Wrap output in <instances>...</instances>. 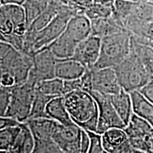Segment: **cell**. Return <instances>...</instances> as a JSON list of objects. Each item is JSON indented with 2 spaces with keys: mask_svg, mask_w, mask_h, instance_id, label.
<instances>
[{
  "mask_svg": "<svg viewBox=\"0 0 153 153\" xmlns=\"http://www.w3.org/2000/svg\"><path fill=\"white\" fill-rule=\"evenodd\" d=\"M22 123L19 121L16 118L11 116H1L0 118V130L7 128L16 127L20 126Z\"/></svg>",
  "mask_w": 153,
  "mask_h": 153,
  "instance_id": "37",
  "label": "cell"
},
{
  "mask_svg": "<svg viewBox=\"0 0 153 153\" xmlns=\"http://www.w3.org/2000/svg\"><path fill=\"white\" fill-rule=\"evenodd\" d=\"M77 45V42L63 32L47 47L49 48L57 60H62L72 57Z\"/></svg>",
  "mask_w": 153,
  "mask_h": 153,
  "instance_id": "21",
  "label": "cell"
},
{
  "mask_svg": "<svg viewBox=\"0 0 153 153\" xmlns=\"http://www.w3.org/2000/svg\"><path fill=\"white\" fill-rule=\"evenodd\" d=\"M132 33L128 30L101 38L100 55L94 69L113 68L119 65L131 52Z\"/></svg>",
  "mask_w": 153,
  "mask_h": 153,
  "instance_id": "3",
  "label": "cell"
},
{
  "mask_svg": "<svg viewBox=\"0 0 153 153\" xmlns=\"http://www.w3.org/2000/svg\"><path fill=\"white\" fill-rule=\"evenodd\" d=\"M90 139L89 153H106L103 145L102 134L98 133L96 131H87Z\"/></svg>",
  "mask_w": 153,
  "mask_h": 153,
  "instance_id": "31",
  "label": "cell"
},
{
  "mask_svg": "<svg viewBox=\"0 0 153 153\" xmlns=\"http://www.w3.org/2000/svg\"><path fill=\"white\" fill-rule=\"evenodd\" d=\"M97 1H98V0H96V1H97Z\"/></svg>",
  "mask_w": 153,
  "mask_h": 153,
  "instance_id": "45",
  "label": "cell"
},
{
  "mask_svg": "<svg viewBox=\"0 0 153 153\" xmlns=\"http://www.w3.org/2000/svg\"><path fill=\"white\" fill-rule=\"evenodd\" d=\"M82 84V90L90 93L92 91V74H91V70L89 69H87L83 76L80 78Z\"/></svg>",
  "mask_w": 153,
  "mask_h": 153,
  "instance_id": "36",
  "label": "cell"
},
{
  "mask_svg": "<svg viewBox=\"0 0 153 153\" xmlns=\"http://www.w3.org/2000/svg\"><path fill=\"white\" fill-rule=\"evenodd\" d=\"M130 143L138 153L153 152V126L146 120L133 114L124 128Z\"/></svg>",
  "mask_w": 153,
  "mask_h": 153,
  "instance_id": "8",
  "label": "cell"
},
{
  "mask_svg": "<svg viewBox=\"0 0 153 153\" xmlns=\"http://www.w3.org/2000/svg\"><path fill=\"white\" fill-rule=\"evenodd\" d=\"M46 114L48 117L62 125L68 126L74 123L66 108L64 97H56L51 99L47 105Z\"/></svg>",
  "mask_w": 153,
  "mask_h": 153,
  "instance_id": "23",
  "label": "cell"
},
{
  "mask_svg": "<svg viewBox=\"0 0 153 153\" xmlns=\"http://www.w3.org/2000/svg\"><path fill=\"white\" fill-rule=\"evenodd\" d=\"M82 131L75 123L68 126L59 123L53 137L63 153H81Z\"/></svg>",
  "mask_w": 153,
  "mask_h": 153,
  "instance_id": "11",
  "label": "cell"
},
{
  "mask_svg": "<svg viewBox=\"0 0 153 153\" xmlns=\"http://www.w3.org/2000/svg\"><path fill=\"white\" fill-rule=\"evenodd\" d=\"M97 2L96 0H70L68 5L77 14H85V11Z\"/></svg>",
  "mask_w": 153,
  "mask_h": 153,
  "instance_id": "34",
  "label": "cell"
},
{
  "mask_svg": "<svg viewBox=\"0 0 153 153\" xmlns=\"http://www.w3.org/2000/svg\"><path fill=\"white\" fill-rule=\"evenodd\" d=\"M115 0H98L97 2H100L104 4H108V5H114Z\"/></svg>",
  "mask_w": 153,
  "mask_h": 153,
  "instance_id": "42",
  "label": "cell"
},
{
  "mask_svg": "<svg viewBox=\"0 0 153 153\" xmlns=\"http://www.w3.org/2000/svg\"><path fill=\"white\" fill-rule=\"evenodd\" d=\"M101 45V38L91 35L78 43L72 58L91 70L99 60Z\"/></svg>",
  "mask_w": 153,
  "mask_h": 153,
  "instance_id": "13",
  "label": "cell"
},
{
  "mask_svg": "<svg viewBox=\"0 0 153 153\" xmlns=\"http://www.w3.org/2000/svg\"><path fill=\"white\" fill-rule=\"evenodd\" d=\"M12 87L0 85V116H4L8 109L11 99Z\"/></svg>",
  "mask_w": 153,
  "mask_h": 153,
  "instance_id": "32",
  "label": "cell"
},
{
  "mask_svg": "<svg viewBox=\"0 0 153 153\" xmlns=\"http://www.w3.org/2000/svg\"><path fill=\"white\" fill-rule=\"evenodd\" d=\"M26 0H0L1 4H15L22 5Z\"/></svg>",
  "mask_w": 153,
  "mask_h": 153,
  "instance_id": "41",
  "label": "cell"
},
{
  "mask_svg": "<svg viewBox=\"0 0 153 153\" xmlns=\"http://www.w3.org/2000/svg\"><path fill=\"white\" fill-rule=\"evenodd\" d=\"M131 51L133 52L143 64V65L153 79V46L145 43L137 36H131Z\"/></svg>",
  "mask_w": 153,
  "mask_h": 153,
  "instance_id": "18",
  "label": "cell"
},
{
  "mask_svg": "<svg viewBox=\"0 0 153 153\" xmlns=\"http://www.w3.org/2000/svg\"><path fill=\"white\" fill-rule=\"evenodd\" d=\"M133 35L137 36L146 43L153 45V21L143 25L134 32Z\"/></svg>",
  "mask_w": 153,
  "mask_h": 153,
  "instance_id": "33",
  "label": "cell"
},
{
  "mask_svg": "<svg viewBox=\"0 0 153 153\" xmlns=\"http://www.w3.org/2000/svg\"><path fill=\"white\" fill-rule=\"evenodd\" d=\"M26 123L35 140L34 153H63L53 137L58 122L48 117H41L28 119Z\"/></svg>",
  "mask_w": 153,
  "mask_h": 153,
  "instance_id": "6",
  "label": "cell"
},
{
  "mask_svg": "<svg viewBox=\"0 0 153 153\" xmlns=\"http://www.w3.org/2000/svg\"><path fill=\"white\" fill-rule=\"evenodd\" d=\"M91 20L85 14L74 15L69 20L64 33L78 43L91 35Z\"/></svg>",
  "mask_w": 153,
  "mask_h": 153,
  "instance_id": "16",
  "label": "cell"
},
{
  "mask_svg": "<svg viewBox=\"0 0 153 153\" xmlns=\"http://www.w3.org/2000/svg\"><path fill=\"white\" fill-rule=\"evenodd\" d=\"M22 125V124H21ZM21 125L16 127L0 130V151L9 152L21 130Z\"/></svg>",
  "mask_w": 153,
  "mask_h": 153,
  "instance_id": "29",
  "label": "cell"
},
{
  "mask_svg": "<svg viewBox=\"0 0 153 153\" xmlns=\"http://www.w3.org/2000/svg\"><path fill=\"white\" fill-rule=\"evenodd\" d=\"M114 70L120 86L128 92L140 90L152 79L139 57L131 51Z\"/></svg>",
  "mask_w": 153,
  "mask_h": 153,
  "instance_id": "5",
  "label": "cell"
},
{
  "mask_svg": "<svg viewBox=\"0 0 153 153\" xmlns=\"http://www.w3.org/2000/svg\"><path fill=\"white\" fill-rule=\"evenodd\" d=\"M103 145L106 153H138L132 146L128 136L122 128H111L102 134Z\"/></svg>",
  "mask_w": 153,
  "mask_h": 153,
  "instance_id": "14",
  "label": "cell"
},
{
  "mask_svg": "<svg viewBox=\"0 0 153 153\" xmlns=\"http://www.w3.org/2000/svg\"><path fill=\"white\" fill-rule=\"evenodd\" d=\"M33 65V56L20 52L7 42L0 41V73L9 72L14 76L16 85L27 82Z\"/></svg>",
  "mask_w": 153,
  "mask_h": 153,
  "instance_id": "4",
  "label": "cell"
},
{
  "mask_svg": "<svg viewBox=\"0 0 153 153\" xmlns=\"http://www.w3.org/2000/svg\"><path fill=\"white\" fill-rule=\"evenodd\" d=\"M80 146H81V153L89 152V146H90V139H89L87 131L84 129H82V131Z\"/></svg>",
  "mask_w": 153,
  "mask_h": 153,
  "instance_id": "39",
  "label": "cell"
},
{
  "mask_svg": "<svg viewBox=\"0 0 153 153\" xmlns=\"http://www.w3.org/2000/svg\"><path fill=\"white\" fill-rule=\"evenodd\" d=\"M87 69L73 58L57 60L55 65V76L63 80H73L81 78Z\"/></svg>",
  "mask_w": 153,
  "mask_h": 153,
  "instance_id": "17",
  "label": "cell"
},
{
  "mask_svg": "<svg viewBox=\"0 0 153 153\" xmlns=\"http://www.w3.org/2000/svg\"><path fill=\"white\" fill-rule=\"evenodd\" d=\"M50 0H26L22 6L26 13V22L27 26L37 17L46 10Z\"/></svg>",
  "mask_w": 153,
  "mask_h": 153,
  "instance_id": "26",
  "label": "cell"
},
{
  "mask_svg": "<svg viewBox=\"0 0 153 153\" xmlns=\"http://www.w3.org/2000/svg\"><path fill=\"white\" fill-rule=\"evenodd\" d=\"M0 85L4 87H11L16 85V80L14 76L9 72L0 73Z\"/></svg>",
  "mask_w": 153,
  "mask_h": 153,
  "instance_id": "38",
  "label": "cell"
},
{
  "mask_svg": "<svg viewBox=\"0 0 153 153\" xmlns=\"http://www.w3.org/2000/svg\"><path fill=\"white\" fill-rule=\"evenodd\" d=\"M114 5L104 4L100 2H96L85 11V14L90 20L100 18H106L113 15Z\"/></svg>",
  "mask_w": 153,
  "mask_h": 153,
  "instance_id": "30",
  "label": "cell"
},
{
  "mask_svg": "<svg viewBox=\"0 0 153 153\" xmlns=\"http://www.w3.org/2000/svg\"><path fill=\"white\" fill-rule=\"evenodd\" d=\"M36 89V86L28 81L22 85H14L10 104L4 116L16 118L21 123L26 122L31 111Z\"/></svg>",
  "mask_w": 153,
  "mask_h": 153,
  "instance_id": "7",
  "label": "cell"
},
{
  "mask_svg": "<svg viewBox=\"0 0 153 153\" xmlns=\"http://www.w3.org/2000/svg\"><path fill=\"white\" fill-rule=\"evenodd\" d=\"M57 60L48 47L36 51L33 55V65L27 81L37 86L42 81L55 77Z\"/></svg>",
  "mask_w": 153,
  "mask_h": 153,
  "instance_id": "9",
  "label": "cell"
},
{
  "mask_svg": "<svg viewBox=\"0 0 153 153\" xmlns=\"http://www.w3.org/2000/svg\"><path fill=\"white\" fill-rule=\"evenodd\" d=\"M0 14L7 16L14 26L26 24V13L24 7L21 4H1L0 7Z\"/></svg>",
  "mask_w": 153,
  "mask_h": 153,
  "instance_id": "28",
  "label": "cell"
},
{
  "mask_svg": "<svg viewBox=\"0 0 153 153\" xmlns=\"http://www.w3.org/2000/svg\"><path fill=\"white\" fill-rule=\"evenodd\" d=\"M35 140L29 126L26 122L22 123L21 130L15 141L9 150V153H30L33 152Z\"/></svg>",
  "mask_w": 153,
  "mask_h": 153,
  "instance_id": "22",
  "label": "cell"
},
{
  "mask_svg": "<svg viewBox=\"0 0 153 153\" xmlns=\"http://www.w3.org/2000/svg\"><path fill=\"white\" fill-rule=\"evenodd\" d=\"M139 91L153 104V79L141 88Z\"/></svg>",
  "mask_w": 153,
  "mask_h": 153,
  "instance_id": "40",
  "label": "cell"
},
{
  "mask_svg": "<svg viewBox=\"0 0 153 153\" xmlns=\"http://www.w3.org/2000/svg\"><path fill=\"white\" fill-rule=\"evenodd\" d=\"M153 21V4L150 0L134 2L131 11L122 23L126 30L133 34L147 23Z\"/></svg>",
  "mask_w": 153,
  "mask_h": 153,
  "instance_id": "15",
  "label": "cell"
},
{
  "mask_svg": "<svg viewBox=\"0 0 153 153\" xmlns=\"http://www.w3.org/2000/svg\"><path fill=\"white\" fill-rule=\"evenodd\" d=\"M53 98H54V97L45 94L38 90L37 88H36L35 96H34V99L33 101V104H32L31 111H30V114L28 119L41 117H48L46 114V107L49 101Z\"/></svg>",
  "mask_w": 153,
  "mask_h": 153,
  "instance_id": "27",
  "label": "cell"
},
{
  "mask_svg": "<svg viewBox=\"0 0 153 153\" xmlns=\"http://www.w3.org/2000/svg\"><path fill=\"white\" fill-rule=\"evenodd\" d=\"M64 101L74 123L85 131L97 132L99 106L91 93L76 89L65 95Z\"/></svg>",
  "mask_w": 153,
  "mask_h": 153,
  "instance_id": "1",
  "label": "cell"
},
{
  "mask_svg": "<svg viewBox=\"0 0 153 153\" xmlns=\"http://www.w3.org/2000/svg\"><path fill=\"white\" fill-rule=\"evenodd\" d=\"M91 70L92 74V91L101 94L111 96L118 94L123 89L118 82L114 68H105Z\"/></svg>",
  "mask_w": 153,
  "mask_h": 153,
  "instance_id": "12",
  "label": "cell"
},
{
  "mask_svg": "<svg viewBox=\"0 0 153 153\" xmlns=\"http://www.w3.org/2000/svg\"><path fill=\"white\" fill-rule=\"evenodd\" d=\"M133 103V114L146 120L153 126V104L139 90L129 92Z\"/></svg>",
  "mask_w": 153,
  "mask_h": 153,
  "instance_id": "24",
  "label": "cell"
},
{
  "mask_svg": "<svg viewBox=\"0 0 153 153\" xmlns=\"http://www.w3.org/2000/svg\"><path fill=\"white\" fill-rule=\"evenodd\" d=\"M91 35L101 38L126 30L113 16L93 19L91 20Z\"/></svg>",
  "mask_w": 153,
  "mask_h": 153,
  "instance_id": "20",
  "label": "cell"
},
{
  "mask_svg": "<svg viewBox=\"0 0 153 153\" xmlns=\"http://www.w3.org/2000/svg\"><path fill=\"white\" fill-rule=\"evenodd\" d=\"M109 97L114 108L126 126L133 114V103L131 94L122 89L120 92L111 95Z\"/></svg>",
  "mask_w": 153,
  "mask_h": 153,
  "instance_id": "19",
  "label": "cell"
},
{
  "mask_svg": "<svg viewBox=\"0 0 153 153\" xmlns=\"http://www.w3.org/2000/svg\"><path fill=\"white\" fill-rule=\"evenodd\" d=\"M36 88L41 92L54 97H64L68 94L65 80L56 76L41 82Z\"/></svg>",
  "mask_w": 153,
  "mask_h": 153,
  "instance_id": "25",
  "label": "cell"
},
{
  "mask_svg": "<svg viewBox=\"0 0 153 153\" xmlns=\"http://www.w3.org/2000/svg\"><path fill=\"white\" fill-rule=\"evenodd\" d=\"M128 1H134V2H137V1H143V0H128Z\"/></svg>",
  "mask_w": 153,
  "mask_h": 153,
  "instance_id": "44",
  "label": "cell"
},
{
  "mask_svg": "<svg viewBox=\"0 0 153 153\" xmlns=\"http://www.w3.org/2000/svg\"><path fill=\"white\" fill-rule=\"evenodd\" d=\"M14 26L9 19L2 14H0V34L9 35L14 32Z\"/></svg>",
  "mask_w": 153,
  "mask_h": 153,
  "instance_id": "35",
  "label": "cell"
},
{
  "mask_svg": "<svg viewBox=\"0 0 153 153\" xmlns=\"http://www.w3.org/2000/svg\"><path fill=\"white\" fill-rule=\"evenodd\" d=\"M76 14L74 9L66 4L43 29L36 33L26 31L25 34V53L33 55L36 51L48 46L65 31L69 20Z\"/></svg>",
  "mask_w": 153,
  "mask_h": 153,
  "instance_id": "2",
  "label": "cell"
},
{
  "mask_svg": "<svg viewBox=\"0 0 153 153\" xmlns=\"http://www.w3.org/2000/svg\"><path fill=\"white\" fill-rule=\"evenodd\" d=\"M51 1H57V2L64 4H68L70 0H51Z\"/></svg>",
  "mask_w": 153,
  "mask_h": 153,
  "instance_id": "43",
  "label": "cell"
},
{
  "mask_svg": "<svg viewBox=\"0 0 153 153\" xmlns=\"http://www.w3.org/2000/svg\"><path fill=\"white\" fill-rule=\"evenodd\" d=\"M97 100L99 106V120L97 132L103 134L111 128L126 127L110 100L109 96L92 91L90 92Z\"/></svg>",
  "mask_w": 153,
  "mask_h": 153,
  "instance_id": "10",
  "label": "cell"
}]
</instances>
